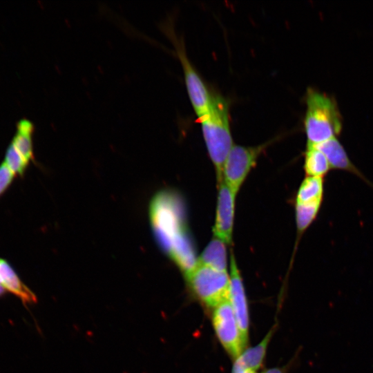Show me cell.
Here are the masks:
<instances>
[{
    "label": "cell",
    "instance_id": "cell-1",
    "mask_svg": "<svg viewBox=\"0 0 373 373\" xmlns=\"http://www.w3.org/2000/svg\"><path fill=\"white\" fill-rule=\"evenodd\" d=\"M152 226L159 243L184 272L191 274L198 264L179 195L163 191L155 195L150 209Z\"/></svg>",
    "mask_w": 373,
    "mask_h": 373
},
{
    "label": "cell",
    "instance_id": "cell-2",
    "mask_svg": "<svg viewBox=\"0 0 373 373\" xmlns=\"http://www.w3.org/2000/svg\"><path fill=\"white\" fill-rule=\"evenodd\" d=\"M209 155L215 166L218 184L223 180L226 159L232 149L228 102L220 95H213L210 109L198 118Z\"/></svg>",
    "mask_w": 373,
    "mask_h": 373
},
{
    "label": "cell",
    "instance_id": "cell-3",
    "mask_svg": "<svg viewBox=\"0 0 373 373\" xmlns=\"http://www.w3.org/2000/svg\"><path fill=\"white\" fill-rule=\"evenodd\" d=\"M304 120L307 147L336 137L342 129V120L336 103L329 95L308 88Z\"/></svg>",
    "mask_w": 373,
    "mask_h": 373
},
{
    "label": "cell",
    "instance_id": "cell-4",
    "mask_svg": "<svg viewBox=\"0 0 373 373\" xmlns=\"http://www.w3.org/2000/svg\"><path fill=\"white\" fill-rule=\"evenodd\" d=\"M186 279L197 297L206 305L215 308L229 300V275L198 263Z\"/></svg>",
    "mask_w": 373,
    "mask_h": 373
},
{
    "label": "cell",
    "instance_id": "cell-5",
    "mask_svg": "<svg viewBox=\"0 0 373 373\" xmlns=\"http://www.w3.org/2000/svg\"><path fill=\"white\" fill-rule=\"evenodd\" d=\"M163 30L171 40L178 57L182 65L187 93L198 118L209 112L213 95L209 92L207 86L190 62L182 39H179L173 29L163 26Z\"/></svg>",
    "mask_w": 373,
    "mask_h": 373
},
{
    "label": "cell",
    "instance_id": "cell-6",
    "mask_svg": "<svg viewBox=\"0 0 373 373\" xmlns=\"http://www.w3.org/2000/svg\"><path fill=\"white\" fill-rule=\"evenodd\" d=\"M267 144L256 146H233L224 164L222 178L236 194Z\"/></svg>",
    "mask_w": 373,
    "mask_h": 373
},
{
    "label": "cell",
    "instance_id": "cell-7",
    "mask_svg": "<svg viewBox=\"0 0 373 373\" xmlns=\"http://www.w3.org/2000/svg\"><path fill=\"white\" fill-rule=\"evenodd\" d=\"M212 322L216 335L224 348L235 359L238 358L245 345L229 300L213 308Z\"/></svg>",
    "mask_w": 373,
    "mask_h": 373
},
{
    "label": "cell",
    "instance_id": "cell-8",
    "mask_svg": "<svg viewBox=\"0 0 373 373\" xmlns=\"http://www.w3.org/2000/svg\"><path fill=\"white\" fill-rule=\"evenodd\" d=\"M214 237L227 245L231 242L236 193L222 180L219 184Z\"/></svg>",
    "mask_w": 373,
    "mask_h": 373
},
{
    "label": "cell",
    "instance_id": "cell-9",
    "mask_svg": "<svg viewBox=\"0 0 373 373\" xmlns=\"http://www.w3.org/2000/svg\"><path fill=\"white\" fill-rule=\"evenodd\" d=\"M229 302L236 316L246 347L249 333V310L242 278L233 254L230 258Z\"/></svg>",
    "mask_w": 373,
    "mask_h": 373
},
{
    "label": "cell",
    "instance_id": "cell-10",
    "mask_svg": "<svg viewBox=\"0 0 373 373\" xmlns=\"http://www.w3.org/2000/svg\"><path fill=\"white\" fill-rule=\"evenodd\" d=\"M313 147L321 151L326 156L330 167L352 172L371 184L352 163L344 148L336 137L320 143Z\"/></svg>",
    "mask_w": 373,
    "mask_h": 373
},
{
    "label": "cell",
    "instance_id": "cell-11",
    "mask_svg": "<svg viewBox=\"0 0 373 373\" xmlns=\"http://www.w3.org/2000/svg\"><path fill=\"white\" fill-rule=\"evenodd\" d=\"M0 278L2 286L18 296L23 303L37 302L34 293L23 283L10 265L2 259H0Z\"/></svg>",
    "mask_w": 373,
    "mask_h": 373
},
{
    "label": "cell",
    "instance_id": "cell-12",
    "mask_svg": "<svg viewBox=\"0 0 373 373\" xmlns=\"http://www.w3.org/2000/svg\"><path fill=\"white\" fill-rule=\"evenodd\" d=\"M273 333L274 329L270 330L258 345L243 351L236 358L232 371L241 370L256 371L259 369L262 365Z\"/></svg>",
    "mask_w": 373,
    "mask_h": 373
},
{
    "label": "cell",
    "instance_id": "cell-13",
    "mask_svg": "<svg viewBox=\"0 0 373 373\" xmlns=\"http://www.w3.org/2000/svg\"><path fill=\"white\" fill-rule=\"evenodd\" d=\"M226 245L227 244L224 241L214 237L198 258V263L221 271L227 272Z\"/></svg>",
    "mask_w": 373,
    "mask_h": 373
},
{
    "label": "cell",
    "instance_id": "cell-14",
    "mask_svg": "<svg viewBox=\"0 0 373 373\" xmlns=\"http://www.w3.org/2000/svg\"><path fill=\"white\" fill-rule=\"evenodd\" d=\"M17 130L12 144L28 162L33 157L32 135L34 125L30 120L22 119L18 122Z\"/></svg>",
    "mask_w": 373,
    "mask_h": 373
},
{
    "label": "cell",
    "instance_id": "cell-15",
    "mask_svg": "<svg viewBox=\"0 0 373 373\" xmlns=\"http://www.w3.org/2000/svg\"><path fill=\"white\" fill-rule=\"evenodd\" d=\"M323 179L307 176L301 183L296 195L297 204H307L323 201Z\"/></svg>",
    "mask_w": 373,
    "mask_h": 373
},
{
    "label": "cell",
    "instance_id": "cell-16",
    "mask_svg": "<svg viewBox=\"0 0 373 373\" xmlns=\"http://www.w3.org/2000/svg\"><path fill=\"white\" fill-rule=\"evenodd\" d=\"M304 169L307 176L323 178L330 169L326 156L315 147H307Z\"/></svg>",
    "mask_w": 373,
    "mask_h": 373
},
{
    "label": "cell",
    "instance_id": "cell-17",
    "mask_svg": "<svg viewBox=\"0 0 373 373\" xmlns=\"http://www.w3.org/2000/svg\"><path fill=\"white\" fill-rule=\"evenodd\" d=\"M322 201L296 204V221L298 233L304 232L316 218Z\"/></svg>",
    "mask_w": 373,
    "mask_h": 373
},
{
    "label": "cell",
    "instance_id": "cell-18",
    "mask_svg": "<svg viewBox=\"0 0 373 373\" xmlns=\"http://www.w3.org/2000/svg\"><path fill=\"white\" fill-rule=\"evenodd\" d=\"M4 163L14 174L22 175L28 162L11 143L6 151Z\"/></svg>",
    "mask_w": 373,
    "mask_h": 373
},
{
    "label": "cell",
    "instance_id": "cell-19",
    "mask_svg": "<svg viewBox=\"0 0 373 373\" xmlns=\"http://www.w3.org/2000/svg\"><path fill=\"white\" fill-rule=\"evenodd\" d=\"M14 175L4 162L0 165V196L11 184Z\"/></svg>",
    "mask_w": 373,
    "mask_h": 373
},
{
    "label": "cell",
    "instance_id": "cell-20",
    "mask_svg": "<svg viewBox=\"0 0 373 373\" xmlns=\"http://www.w3.org/2000/svg\"><path fill=\"white\" fill-rule=\"evenodd\" d=\"M263 373H285L284 371L279 367H274L265 370Z\"/></svg>",
    "mask_w": 373,
    "mask_h": 373
},
{
    "label": "cell",
    "instance_id": "cell-21",
    "mask_svg": "<svg viewBox=\"0 0 373 373\" xmlns=\"http://www.w3.org/2000/svg\"><path fill=\"white\" fill-rule=\"evenodd\" d=\"M232 373H256V371L251 370H241L237 371H232Z\"/></svg>",
    "mask_w": 373,
    "mask_h": 373
},
{
    "label": "cell",
    "instance_id": "cell-22",
    "mask_svg": "<svg viewBox=\"0 0 373 373\" xmlns=\"http://www.w3.org/2000/svg\"><path fill=\"white\" fill-rule=\"evenodd\" d=\"M5 293V288L0 284V296Z\"/></svg>",
    "mask_w": 373,
    "mask_h": 373
},
{
    "label": "cell",
    "instance_id": "cell-23",
    "mask_svg": "<svg viewBox=\"0 0 373 373\" xmlns=\"http://www.w3.org/2000/svg\"><path fill=\"white\" fill-rule=\"evenodd\" d=\"M0 284L1 285V278H0Z\"/></svg>",
    "mask_w": 373,
    "mask_h": 373
}]
</instances>
